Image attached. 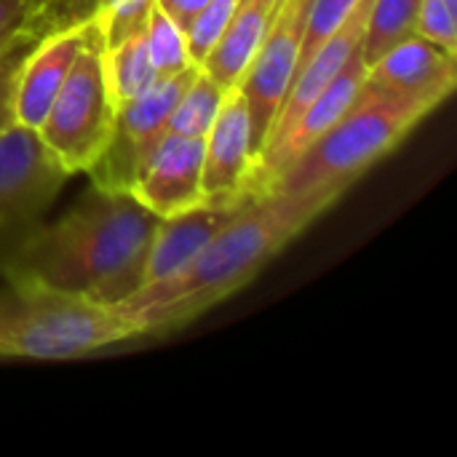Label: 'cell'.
I'll use <instances>...</instances> for the list:
<instances>
[{"mask_svg": "<svg viewBox=\"0 0 457 457\" xmlns=\"http://www.w3.org/2000/svg\"><path fill=\"white\" fill-rule=\"evenodd\" d=\"M158 220L134 193L91 185L56 222L27 233L0 260V273L118 305L145 284Z\"/></svg>", "mask_w": 457, "mask_h": 457, "instance_id": "6da1fadb", "label": "cell"}, {"mask_svg": "<svg viewBox=\"0 0 457 457\" xmlns=\"http://www.w3.org/2000/svg\"><path fill=\"white\" fill-rule=\"evenodd\" d=\"M343 193H265L252 195L177 276L145 284L118 308L142 337L179 329L244 289L289 241L319 220Z\"/></svg>", "mask_w": 457, "mask_h": 457, "instance_id": "7a4b0ae2", "label": "cell"}, {"mask_svg": "<svg viewBox=\"0 0 457 457\" xmlns=\"http://www.w3.org/2000/svg\"><path fill=\"white\" fill-rule=\"evenodd\" d=\"M436 107L439 102L428 96L396 94L361 83L348 112L311 145L268 193H345Z\"/></svg>", "mask_w": 457, "mask_h": 457, "instance_id": "3957f363", "label": "cell"}, {"mask_svg": "<svg viewBox=\"0 0 457 457\" xmlns=\"http://www.w3.org/2000/svg\"><path fill=\"white\" fill-rule=\"evenodd\" d=\"M134 337L142 329L118 305L32 281H8L0 289V356L80 359Z\"/></svg>", "mask_w": 457, "mask_h": 457, "instance_id": "277c9868", "label": "cell"}, {"mask_svg": "<svg viewBox=\"0 0 457 457\" xmlns=\"http://www.w3.org/2000/svg\"><path fill=\"white\" fill-rule=\"evenodd\" d=\"M96 19V16H94ZM115 126V102L104 78V40L99 24L78 51L37 134L70 174L88 171L104 153Z\"/></svg>", "mask_w": 457, "mask_h": 457, "instance_id": "5b68a950", "label": "cell"}, {"mask_svg": "<svg viewBox=\"0 0 457 457\" xmlns=\"http://www.w3.org/2000/svg\"><path fill=\"white\" fill-rule=\"evenodd\" d=\"M67 177L37 129L13 123L0 131V260L40 225Z\"/></svg>", "mask_w": 457, "mask_h": 457, "instance_id": "8992f818", "label": "cell"}, {"mask_svg": "<svg viewBox=\"0 0 457 457\" xmlns=\"http://www.w3.org/2000/svg\"><path fill=\"white\" fill-rule=\"evenodd\" d=\"M198 70V64H190L177 75L158 78L147 91L115 107L112 137L104 153L88 169V174L94 177L91 185L131 193L142 169L166 137V123L177 99L190 86Z\"/></svg>", "mask_w": 457, "mask_h": 457, "instance_id": "52a82bcc", "label": "cell"}, {"mask_svg": "<svg viewBox=\"0 0 457 457\" xmlns=\"http://www.w3.org/2000/svg\"><path fill=\"white\" fill-rule=\"evenodd\" d=\"M313 0H281L278 13L252 59L249 70L244 72L238 88L246 96L249 118H252V145L254 161L273 129V120L287 99V91L297 75L300 56H303V37L308 27Z\"/></svg>", "mask_w": 457, "mask_h": 457, "instance_id": "ba28073f", "label": "cell"}, {"mask_svg": "<svg viewBox=\"0 0 457 457\" xmlns=\"http://www.w3.org/2000/svg\"><path fill=\"white\" fill-rule=\"evenodd\" d=\"M364 75H367V62L359 48L351 56V62L337 72V78L281 134L265 142L252 169V182H249L252 195H265L273 187V182L348 112V107L356 102L361 91Z\"/></svg>", "mask_w": 457, "mask_h": 457, "instance_id": "9c48e42d", "label": "cell"}, {"mask_svg": "<svg viewBox=\"0 0 457 457\" xmlns=\"http://www.w3.org/2000/svg\"><path fill=\"white\" fill-rule=\"evenodd\" d=\"M254 169L252 118L238 86L225 91L212 129L204 137V195L206 201H246Z\"/></svg>", "mask_w": 457, "mask_h": 457, "instance_id": "30bf717a", "label": "cell"}, {"mask_svg": "<svg viewBox=\"0 0 457 457\" xmlns=\"http://www.w3.org/2000/svg\"><path fill=\"white\" fill-rule=\"evenodd\" d=\"M131 193L161 220L204 204V139L166 134Z\"/></svg>", "mask_w": 457, "mask_h": 457, "instance_id": "8fae6325", "label": "cell"}, {"mask_svg": "<svg viewBox=\"0 0 457 457\" xmlns=\"http://www.w3.org/2000/svg\"><path fill=\"white\" fill-rule=\"evenodd\" d=\"M96 27V19H80L72 24H64L54 32H48L35 51L27 56L21 75H19V88H16V123H24L29 129H37L59 94L78 51L86 46Z\"/></svg>", "mask_w": 457, "mask_h": 457, "instance_id": "7c38bea8", "label": "cell"}, {"mask_svg": "<svg viewBox=\"0 0 457 457\" xmlns=\"http://www.w3.org/2000/svg\"><path fill=\"white\" fill-rule=\"evenodd\" d=\"M457 80L455 54L420 37L418 32L396 43L367 67L364 83L383 91L428 96L439 104L453 94Z\"/></svg>", "mask_w": 457, "mask_h": 457, "instance_id": "4fadbf2b", "label": "cell"}, {"mask_svg": "<svg viewBox=\"0 0 457 457\" xmlns=\"http://www.w3.org/2000/svg\"><path fill=\"white\" fill-rule=\"evenodd\" d=\"M246 201H204L187 212L158 220L147 252L145 284H158L185 270Z\"/></svg>", "mask_w": 457, "mask_h": 457, "instance_id": "5bb4252c", "label": "cell"}, {"mask_svg": "<svg viewBox=\"0 0 457 457\" xmlns=\"http://www.w3.org/2000/svg\"><path fill=\"white\" fill-rule=\"evenodd\" d=\"M278 5L281 0H238L225 32L201 62V70L222 88L238 86L276 19Z\"/></svg>", "mask_w": 457, "mask_h": 457, "instance_id": "9a60e30c", "label": "cell"}, {"mask_svg": "<svg viewBox=\"0 0 457 457\" xmlns=\"http://www.w3.org/2000/svg\"><path fill=\"white\" fill-rule=\"evenodd\" d=\"M104 78L115 107L139 96L158 80L147 54L145 32H137L118 46H104Z\"/></svg>", "mask_w": 457, "mask_h": 457, "instance_id": "2e32d148", "label": "cell"}, {"mask_svg": "<svg viewBox=\"0 0 457 457\" xmlns=\"http://www.w3.org/2000/svg\"><path fill=\"white\" fill-rule=\"evenodd\" d=\"M418 11L420 0H372L361 40V56L367 67L404 37L415 35Z\"/></svg>", "mask_w": 457, "mask_h": 457, "instance_id": "e0dca14e", "label": "cell"}, {"mask_svg": "<svg viewBox=\"0 0 457 457\" xmlns=\"http://www.w3.org/2000/svg\"><path fill=\"white\" fill-rule=\"evenodd\" d=\"M225 91L217 80H212L204 70L195 72V78L190 80V86L182 91V96L177 99L169 123H166V134H177V137H206V131L212 129L217 110L225 99Z\"/></svg>", "mask_w": 457, "mask_h": 457, "instance_id": "ac0fdd59", "label": "cell"}, {"mask_svg": "<svg viewBox=\"0 0 457 457\" xmlns=\"http://www.w3.org/2000/svg\"><path fill=\"white\" fill-rule=\"evenodd\" d=\"M145 43H147V54H150V62H153V70L158 78L177 75L193 64V59L187 54L185 29H179L177 21L158 3H153L150 16H147Z\"/></svg>", "mask_w": 457, "mask_h": 457, "instance_id": "d6986e66", "label": "cell"}, {"mask_svg": "<svg viewBox=\"0 0 457 457\" xmlns=\"http://www.w3.org/2000/svg\"><path fill=\"white\" fill-rule=\"evenodd\" d=\"M48 32H54V27H29V29H21L0 51V131H5L8 126L16 123V88H19L21 67H24L27 56L35 51V46Z\"/></svg>", "mask_w": 457, "mask_h": 457, "instance_id": "ffe728a7", "label": "cell"}, {"mask_svg": "<svg viewBox=\"0 0 457 457\" xmlns=\"http://www.w3.org/2000/svg\"><path fill=\"white\" fill-rule=\"evenodd\" d=\"M238 0H209L190 21V27L185 29L187 37V54L193 59V64L201 67V62L206 59V54L212 51V46L217 43V37L225 32L233 11H236Z\"/></svg>", "mask_w": 457, "mask_h": 457, "instance_id": "44dd1931", "label": "cell"}, {"mask_svg": "<svg viewBox=\"0 0 457 457\" xmlns=\"http://www.w3.org/2000/svg\"><path fill=\"white\" fill-rule=\"evenodd\" d=\"M359 0H313L311 3V13H308V27H305V37H303V56H300V67L316 54V48L337 32V27L348 19V13L356 8ZM297 67V70H300Z\"/></svg>", "mask_w": 457, "mask_h": 457, "instance_id": "7402d4cb", "label": "cell"}, {"mask_svg": "<svg viewBox=\"0 0 457 457\" xmlns=\"http://www.w3.org/2000/svg\"><path fill=\"white\" fill-rule=\"evenodd\" d=\"M415 32L457 56V0H420Z\"/></svg>", "mask_w": 457, "mask_h": 457, "instance_id": "603a6c76", "label": "cell"}, {"mask_svg": "<svg viewBox=\"0 0 457 457\" xmlns=\"http://www.w3.org/2000/svg\"><path fill=\"white\" fill-rule=\"evenodd\" d=\"M155 3L177 21L179 29H187L190 21H193V16H195L209 0H155Z\"/></svg>", "mask_w": 457, "mask_h": 457, "instance_id": "cb8c5ba5", "label": "cell"}]
</instances>
